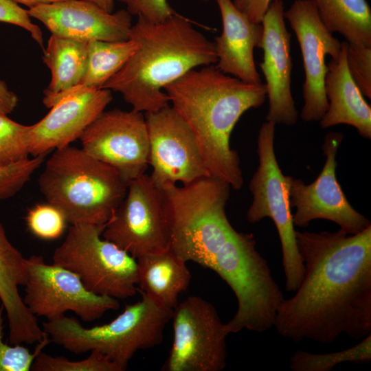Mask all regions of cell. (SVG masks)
I'll return each mask as SVG.
<instances>
[{
  "mask_svg": "<svg viewBox=\"0 0 371 371\" xmlns=\"http://www.w3.org/2000/svg\"><path fill=\"white\" fill-rule=\"evenodd\" d=\"M346 47L347 42H342L339 58L327 64L324 89L328 106L319 124L324 128L348 124L361 137L370 139L371 108L348 71Z\"/></svg>",
  "mask_w": 371,
  "mask_h": 371,
  "instance_id": "44dd1931",
  "label": "cell"
},
{
  "mask_svg": "<svg viewBox=\"0 0 371 371\" xmlns=\"http://www.w3.org/2000/svg\"><path fill=\"white\" fill-rule=\"evenodd\" d=\"M26 279L25 258L9 240L0 222V301L8 319L10 344L38 343L45 335L19 293Z\"/></svg>",
  "mask_w": 371,
  "mask_h": 371,
  "instance_id": "ffe728a7",
  "label": "cell"
},
{
  "mask_svg": "<svg viewBox=\"0 0 371 371\" xmlns=\"http://www.w3.org/2000/svg\"><path fill=\"white\" fill-rule=\"evenodd\" d=\"M221 16L223 30L214 38L217 57L216 67L221 72L251 84L262 83L254 52L260 48L263 38L262 23L251 21L231 0H215Z\"/></svg>",
  "mask_w": 371,
  "mask_h": 371,
  "instance_id": "d6986e66",
  "label": "cell"
},
{
  "mask_svg": "<svg viewBox=\"0 0 371 371\" xmlns=\"http://www.w3.org/2000/svg\"><path fill=\"white\" fill-rule=\"evenodd\" d=\"M149 141L150 177L160 189L210 176L192 131L169 104L144 115Z\"/></svg>",
  "mask_w": 371,
  "mask_h": 371,
  "instance_id": "5bb4252c",
  "label": "cell"
},
{
  "mask_svg": "<svg viewBox=\"0 0 371 371\" xmlns=\"http://www.w3.org/2000/svg\"><path fill=\"white\" fill-rule=\"evenodd\" d=\"M129 39L136 43L135 52L102 88L121 93L139 112L166 106L167 85L190 70L217 62L214 42L177 13L159 23L137 17Z\"/></svg>",
  "mask_w": 371,
  "mask_h": 371,
  "instance_id": "3957f363",
  "label": "cell"
},
{
  "mask_svg": "<svg viewBox=\"0 0 371 371\" xmlns=\"http://www.w3.org/2000/svg\"><path fill=\"white\" fill-rule=\"evenodd\" d=\"M25 267L23 300L35 317L51 320L70 311L83 322H92L120 307L118 300L89 291L75 273L46 263L42 256L25 258Z\"/></svg>",
  "mask_w": 371,
  "mask_h": 371,
  "instance_id": "30bf717a",
  "label": "cell"
},
{
  "mask_svg": "<svg viewBox=\"0 0 371 371\" xmlns=\"http://www.w3.org/2000/svg\"><path fill=\"white\" fill-rule=\"evenodd\" d=\"M58 36L88 43L129 39L132 15L126 10L108 12L87 0H65L27 10Z\"/></svg>",
  "mask_w": 371,
  "mask_h": 371,
  "instance_id": "ac0fdd59",
  "label": "cell"
},
{
  "mask_svg": "<svg viewBox=\"0 0 371 371\" xmlns=\"http://www.w3.org/2000/svg\"><path fill=\"white\" fill-rule=\"evenodd\" d=\"M28 126L0 115V167L27 159L30 156L27 139Z\"/></svg>",
  "mask_w": 371,
  "mask_h": 371,
  "instance_id": "83f0119b",
  "label": "cell"
},
{
  "mask_svg": "<svg viewBox=\"0 0 371 371\" xmlns=\"http://www.w3.org/2000/svg\"><path fill=\"white\" fill-rule=\"evenodd\" d=\"M46 154L0 167V201L14 196L30 181L45 161Z\"/></svg>",
  "mask_w": 371,
  "mask_h": 371,
  "instance_id": "4dcf8cb0",
  "label": "cell"
},
{
  "mask_svg": "<svg viewBox=\"0 0 371 371\" xmlns=\"http://www.w3.org/2000/svg\"><path fill=\"white\" fill-rule=\"evenodd\" d=\"M0 302H1V301H0Z\"/></svg>",
  "mask_w": 371,
  "mask_h": 371,
  "instance_id": "f35d334b",
  "label": "cell"
},
{
  "mask_svg": "<svg viewBox=\"0 0 371 371\" xmlns=\"http://www.w3.org/2000/svg\"><path fill=\"white\" fill-rule=\"evenodd\" d=\"M284 16L296 36L303 59L304 103L300 116L306 122H317L328 106L324 89L328 71L326 56L337 60L342 42L325 27L311 0H295L284 12Z\"/></svg>",
  "mask_w": 371,
  "mask_h": 371,
  "instance_id": "9a60e30c",
  "label": "cell"
},
{
  "mask_svg": "<svg viewBox=\"0 0 371 371\" xmlns=\"http://www.w3.org/2000/svg\"><path fill=\"white\" fill-rule=\"evenodd\" d=\"M102 236L135 259L170 248L161 190L149 175L144 174L128 184L124 199Z\"/></svg>",
  "mask_w": 371,
  "mask_h": 371,
  "instance_id": "8fae6325",
  "label": "cell"
},
{
  "mask_svg": "<svg viewBox=\"0 0 371 371\" xmlns=\"http://www.w3.org/2000/svg\"><path fill=\"white\" fill-rule=\"evenodd\" d=\"M256 245L252 234L234 229L221 246L196 262L215 271L235 295L237 310L226 323L230 333L269 330L284 299Z\"/></svg>",
  "mask_w": 371,
  "mask_h": 371,
  "instance_id": "5b68a950",
  "label": "cell"
},
{
  "mask_svg": "<svg viewBox=\"0 0 371 371\" xmlns=\"http://www.w3.org/2000/svg\"><path fill=\"white\" fill-rule=\"evenodd\" d=\"M348 71L363 96L371 98V47L347 42Z\"/></svg>",
  "mask_w": 371,
  "mask_h": 371,
  "instance_id": "1f68e13d",
  "label": "cell"
},
{
  "mask_svg": "<svg viewBox=\"0 0 371 371\" xmlns=\"http://www.w3.org/2000/svg\"><path fill=\"white\" fill-rule=\"evenodd\" d=\"M273 0H231L234 6L251 21L261 23Z\"/></svg>",
  "mask_w": 371,
  "mask_h": 371,
  "instance_id": "e575fe53",
  "label": "cell"
},
{
  "mask_svg": "<svg viewBox=\"0 0 371 371\" xmlns=\"http://www.w3.org/2000/svg\"><path fill=\"white\" fill-rule=\"evenodd\" d=\"M164 91L194 134L209 175L241 188L240 159L230 137L243 113L265 102V85L243 82L210 65L190 70Z\"/></svg>",
  "mask_w": 371,
  "mask_h": 371,
  "instance_id": "7a4b0ae2",
  "label": "cell"
},
{
  "mask_svg": "<svg viewBox=\"0 0 371 371\" xmlns=\"http://www.w3.org/2000/svg\"><path fill=\"white\" fill-rule=\"evenodd\" d=\"M25 219L30 232L43 240H54L61 236L67 223L63 212L49 203L36 204L29 208Z\"/></svg>",
  "mask_w": 371,
  "mask_h": 371,
  "instance_id": "f1b7e54d",
  "label": "cell"
},
{
  "mask_svg": "<svg viewBox=\"0 0 371 371\" xmlns=\"http://www.w3.org/2000/svg\"><path fill=\"white\" fill-rule=\"evenodd\" d=\"M136 49V43L131 39L88 42L85 73L78 86L72 91L87 88H102L124 65Z\"/></svg>",
  "mask_w": 371,
  "mask_h": 371,
  "instance_id": "d4e9b609",
  "label": "cell"
},
{
  "mask_svg": "<svg viewBox=\"0 0 371 371\" xmlns=\"http://www.w3.org/2000/svg\"><path fill=\"white\" fill-rule=\"evenodd\" d=\"M17 4L24 5L29 8L40 5L50 4L65 0H11Z\"/></svg>",
  "mask_w": 371,
  "mask_h": 371,
  "instance_id": "8d00e7d4",
  "label": "cell"
},
{
  "mask_svg": "<svg viewBox=\"0 0 371 371\" xmlns=\"http://www.w3.org/2000/svg\"><path fill=\"white\" fill-rule=\"evenodd\" d=\"M343 135L332 132L326 135L322 150L326 161L321 172L310 184L288 176V192L294 225L306 227L316 219L337 224L348 234H357L371 225L370 221L348 202L336 177V155Z\"/></svg>",
  "mask_w": 371,
  "mask_h": 371,
  "instance_id": "7c38bea8",
  "label": "cell"
},
{
  "mask_svg": "<svg viewBox=\"0 0 371 371\" xmlns=\"http://www.w3.org/2000/svg\"><path fill=\"white\" fill-rule=\"evenodd\" d=\"M275 126L274 123L266 121L258 131L259 165L249 182L253 200L246 218L253 224L267 217L273 221L281 244L285 289L287 292H295L303 280L304 267L296 245L288 176L282 173L275 154Z\"/></svg>",
  "mask_w": 371,
  "mask_h": 371,
  "instance_id": "ba28073f",
  "label": "cell"
},
{
  "mask_svg": "<svg viewBox=\"0 0 371 371\" xmlns=\"http://www.w3.org/2000/svg\"><path fill=\"white\" fill-rule=\"evenodd\" d=\"M91 1L108 12H113L115 0H87Z\"/></svg>",
  "mask_w": 371,
  "mask_h": 371,
  "instance_id": "74e56055",
  "label": "cell"
},
{
  "mask_svg": "<svg viewBox=\"0 0 371 371\" xmlns=\"http://www.w3.org/2000/svg\"><path fill=\"white\" fill-rule=\"evenodd\" d=\"M111 322L85 328L74 317L60 315L42 324L50 341L74 354L98 351L125 370L140 350L159 346L173 310L159 306L142 293Z\"/></svg>",
  "mask_w": 371,
  "mask_h": 371,
  "instance_id": "8992f818",
  "label": "cell"
},
{
  "mask_svg": "<svg viewBox=\"0 0 371 371\" xmlns=\"http://www.w3.org/2000/svg\"><path fill=\"white\" fill-rule=\"evenodd\" d=\"M371 360V334L347 349L324 354L297 350L291 357L293 371H330L341 363H368Z\"/></svg>",
  "mask_w": 371,
  "mask_h": 371,
  "instance_id": "484cf974",
  "label": "cell"
},
{
  "mask_svg": "<svg viewBox=\"0 0 371 371\" xmlns=\"http://www.w3.org/2000/svg\"><path fill=\"white\" fill-rule=\"evenodd\" d=\"M38 183L47 203L71 225H105L128 188L115 168L70 145L54 150Z\"/></svg>",
  "mask_w": 371,
  "mask_h": 371,
  "instance_id": "277c9868",
  "label": "cell"
},
{
  "mask_svg": "<svg viewBox=\"0 0 371 371\" xmlns=\"http://www.w3.org/2000/svg\"><path fill=\"white\" fill-rule=\"evenodd\" d=\"M43 60L51 71L43 102L52 108L80 84L87 67V43L52 34L43 49Z\"/></svg>",
  "mask_w": 371,
  "mask_h": 371,
  "instance_id": "603a6c76",
  "label": "cell"
},
{
  "mask_svg": "<svg viewBox=\"0 0 371 371\" xmlns=\"http://www.w3.org/2000/svg\"><path fill=\"white\" fill-rule=\"evenodd\" d=\"M325 27L346 42L371 47V10L366 0H311Z\"/></svg>",
  "mask_w": 371,
  "mask_h": 371,
  "instance_id": "cb8c5ba5",
  "label": "cell"
},
{
  "mask_svg": "<svg viewBox=\"0 0 371 371\" xmlns=\"http://www.w3.org/2000/svg\"><path fill=\"white\" fill-rule=\"evenodd\" d=\"M105 225H71L53 263L75 273L95 294L127 299L138 291L137 260L102 237Z\"/></svg>",
  "mask_w": 371,
  "mask_h": 371,
  "instance_id": "52a82bcc",
  "label": "cell"
},
{
  "mask_svg": "<svg viewBox=\"0 0 371 371\" xmlns=\"http://www.w3.org/2000/svg\"><path fill=\"white\" fill-rule=\"evenodd\" d=\"M113 100L107 89L72 91L54 104L38 122L29 125L27 139L33 157L70 145L80 136Z\"/></svg>",
  "mask_w": 371,
  "mask_h": 371,
  "instance_id": "e0dca14e",
  "label": "cell"
},
{
  "mask_svg": "<svg viewBox=\"0 0 371 371\" xmlns=\"http://www.w3.org/2000/svg\"><path fill=\"white\" fill-rule=\"evenodd\" d=\"M80 139L87 153L115 168L127 184L146 174L149 141L142 112L104 111Z\"/></svg>",
  "mask_w": 371,
  "mask_h": 371,
  "instance_id": "4fadbf2b",
  "label": "cell"
},
{
  "mask_svg": "<svg viewBox=\"0 0 371 371\" xmlns=\"http://www.w3.org/2000/svg\"><path fill=\"white\" fill-rule=\"evenodd\" d=\"M4 308L0 302V371H29L36 356L49 342L45 333L43 338L37 344L34 352L21 344H8L4 342L3 319Z\"/></svg>",
  "mask_w": 371,
  "mask_h": 371,
  "instance_id": "f546056e",
  "label": "cell"
},
{
  "mask_svg": "<svg viewBox=\"0 0 371 371\" xmlns=\"http://www.w3.org/2000/svg\"><path fill=\"white\" fill-rule=\"evenodd\" d=\"M138 291L161 307L173 310L179 295L187 290L191 273L187 262L170 248L136 259Z\"/></svg>",
  "mask_w": 371,
  "mask_h": 371,
  "instance_id": "7402d4cb",
  "label": "cell"
},
{
  "mask_svg": "<svg viewBox=\"0 0 371 371\" xmlns=\"http://www.w3.org/2000/svg\"><path fill=\"white\" fill-rule=\"evenodd\" d=\"M284 12L282 0H273L262 19L260 48L263 50V60L260 67L265 78L269 99L266 121L293 126L298 116L291 89V34L285 25Z\"/></svg>",
  "mask_w": 371,
  "mask_h": 371,
  "instance_id": "2e32d148",
  "label": "cell"
},
{
  "mask_svg": "<svg viewBox=\"0 0 371 371\" xmlns=\"http://www.w3.org/2000/svg\"><path fill=\"white\" fill-rule=\"evenodd\" d=\"M17 95L9 89L5 82L0 80V115H8L16 107Z\"/></svg>",
  "mask_w": 371,
  "mask_h": 371,
  "instance_id": "d590c367",
  "label": "cell"
},
{
  "mask_svg": "<svg viewBox=\"0 0 371 371\" xmlns=\"http://www.w3.org/2000/svg\"><path fill=\"white\" fill-rule=\"evenodd\" d=\"M295 239L304 274L278 308V333L322 344L370 335L371 225L355 234L295 231Z\"/></svg>",
  "mask_w": 371,
  "mask_h": 371,
  "instance_id": "6da1fadb",
  "label": "cell"
},
{
  "mask_svg": "<svg viewBox=\"0 0 371 371\" xmlns=\"http://www.w3.org/2000/svg\"><path fill=\"white\" fill-rule=\"evenodd\" d=\"M173 340L164 371H221L227 363L230 333L215 307L192 295L179 302L172 317Z\"/></svg>",
  "mask_w": 371,
  "mask_h": 371,
  "instance_id": "9c48e42d",
  "label": "cell"
},
{
  "mask_svg": "<svg viewBox=\"0 0 371 371\" xmlns=\"http://www.w3.org/2000/svg\"><path fill=\"white\" fill-rule=\"evenodd\" d=\"M0 22L10 23L25 29L43 51V32L41 28L32 21L27 10L22 8L19 4L11 0H0Z\"/></svg>",
  "mask_w": 371,
  "mask_h": 371,
  "instance_id": "d6a6232c",
  "label": "cell"
},
{
  "mask_svg": "<svg viewBox=\"0 0 371 371\" xmlns=\"http://www.w3.org/2000/svg\"><path fill=\"white\" fill-rule=\"evenodd\" d=\"M126 5V10L132 15L144 18L153 23L164 21L175 14L168 0H115ZM207 1V0H201Z\"/></svg>",
  "mask_w": 371,
  "mask_h": 371,
  "instance_id": "836d02e7",
  "label": "cell"
},
{
  "mask_svg": "<svg viewBox=\"0 0 371 371\" xmlns=\"http://www.w3.org/2000/svg\"><path fill=\"white\" fill-rule=\"evenodd\" d=\"M34 371H123L120 366L98 351H91L88 357L71 361L63 357H54L41 351L35 358Z\"/></svg>",
  "mask_w": 371,
  "mask_h": 371,
  "instance_id": "4316f807",
  "label": "cell"
}]
</instances>
